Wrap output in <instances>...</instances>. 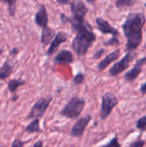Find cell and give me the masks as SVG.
Segmentation results:
<instances>
[{"label":"cell","instance_id":"6da1fadb","mask_svg":"<svg viewBox=\"0 0 146 147\" xmlns=\"http://www.w3.org/2000/svg\"><path fill=\"white\" fill-rule=\"evenodd\" d=\"M72 30L76 32L71 47L78 57L84 56L89 48L95 42L96 36L92 29V27L85 19L70 18Z\"/></svg>","mask_w":146,"mask_h":147},{"label":"cell","instance_id":"7a4b0ae2","mask_svg":"<svg viewBox=\"0 0 146 147\" xmlns=\"http://www.w3.org/2000/svg\"><path fill=\"white\" fill-rule=\"evenodd\" d=\"M145 23V17L143 13H131L124 22L122 28L126 37V50L135 51L142 42V28Z\"/></svg>","mask_w":146,"mask_h":147},{"label":"cell","instance_id":"3957f363","mask_svg":"<svg viewBox=\"0 0 146 147\" xmlns=\"http://www.w3.org/2000/svg\"><path fill=\"white\" fill-rule=\"evenodd\" d=\"M85 104L86 101L84 98L80 96H73L60 110L59 115L70 120H77L84 109Z\"/></svg>","mask_w":146,"mask_h":147},{"label":"cell","instance_id":"277c9868","mask_svg":"<svg viewBox=\"0 0 146 147\" xmlns=\"http://www.w3.org/2000/svg\"><path fill=\"white\" fill-rule=\"evenodd\" d=\"M119 104L118 97L112 92H106L102 96V103L100 108V119L104 121L109 117L114 108Z\"/></svg>","mask_w":146,"mask_h":147},{"label":"cell","instance_id":"5b68a950","mask_svg":"<svg viewBox=\"0 0 146 147\" xmlns=\"http://www.w3.org/2000/svg\"><path fill=\"white\" fill-rule=\"evenodd\" d=\"M52 101V96L39 98L30 109L28 115L26 116V120H34V119L42 118L46 111L47 110L49 105L51 104Z\"/></svg>","mask_w":146,"mask_h":147},{"label":"cell","instance_id":"8992f818","mask_svg":"<svg viewBox=\"0 0 146 147\" xmlns=\"http://www.w3.org/2000/svg\"><path fill=\"white\" fill-rule=\"evenodd\" d=\"M137 57V53L128 52L119 62L115 63L110 69H109V75L112 77H116L125 71L129 66L131 62Z\"/></svg>","mask_w":146,"mask_h":147},{"label":"cell","instance_id":"52a82bcc","mask_svg":"<svg viewBox=\"0 0 146 147\" xmlns=\"http://www.w3.org/2000/svg\"><path fill=\"white\" fill-rule=\"evenodd\" d=\"M92 116L90 115H84L83 117H80L77 120V121L73 124L70 134L73 138H81L84 134L86 128L89 125V123L91 121Z\"/></svg>","mask_w":146,"mask_h":147},{"label":"cell","instance_id":"ba28073f","mask_svg":"<svg viewBox=\"0 0 146 147\" xmlns=\"http://www.w3.org/2000/svg\"><path fill=\"white\" fill-rule=\"evenodd\" d=\"M146 64V57H144L140 59H139L134 66L128 71H126L124 75V79L128 82L132 83L137 79V78L140 75L142 72V67Z\"/></svg>","mask_w":146,"mask_h":147},{"label":"cell","instance_id":"9c48e42d","mask_svg":"<svg viewBox=\"0 0 146 147\" xmlns=\"http://www.w3.org/2000/svg\"><path fill=\"white\" fill-rule=\"evenodd\" d=\"M70 4L72 12V18L84 19V16L88 12V8L85 3L82 0H73Z\"/></svg>","mask_w":146,"mask_h":147},{"label":"cell","instance_id":"30bf717a","mask_svg":"<svg viewBox=\"0 0 146 147\" xmlns=\"http://www.w3.org/2000/svg\"><path fill=\"white\" fill-rule=\"evenodd\" d=\"M67 40H68V35L65 33L59 32L56 34V36L54 37L53 40L51 42V44L49 46V48H48V50L46 52V55H48V56L52 55L54 53H56V51L58 50L59 46L62 43H65Z\"/></svg>","mask_w":146,"mask_h":147},{"label":"cell","instance_id":"8fae6325","mask_svg":"<svg viewBox=\"0 0 146 147\" xmlns=\"http://www.w3.org/2000/svg\"><path fill=\"white\" fill-rule=\"evenodd\" d=\"M96 24H97V28L98 29L105 34H111L112 37H117V35L119 34V32L117 29H115L114 28H113L106 20L101 18V17H97L96 20Z\"/></svg>","mask_w":146,"mask_h":147},{"label":"cell","instance_id":"7c38bea8","mask_svg":"<svg viewBox=\"0 0 146 147\" xmlns=\"http://www.w3.org/2000/svg\"><path fill=\"white\" fill-rule=\"evenodd\" d=\"M120 49H116L114 52L110 53L108 55H107L102 60H101L98 63V65H97L98 71H104L111 63L116 61L120 58Z\"/></svg>","mask_w":146,"mask_h":147},{"label":"cell","instance_id":"4fadbf2b","mask_svg":"<svg viewBox=\"0 0 146 147\" xmlns=\"http://www.w3.org/2000/svg\"><path fill=\"white\" fill-rule=\"evenodd\" d=\"M34 22L37 26L40 27L41 28H46L48 23V15H47V11L45 7V5H40V9H38L37 13L35 14L34 16Z\"/></svg>","mask_w":146,"mask_h":147},{"label":"cell","instance_id":"5bb4252c","mask_svg":"<svg viewBox=\"0 0 146 147\" xmlns=\"http://www.w3.org/2000/svg\"><path fill=\"white\" fill-rule=\"evenodd\" d=\"M73 55L68 50L60 51L54 58L53 62L58 65H70L73 62Z\"/></svg>","mask_w":146,"mask_h":147},{"label":"cell","instance_id":"9a60e30c","mask_svg":"<svg viewBox=\"0 0 146 147\" xmlns=\"http://www.w3.org/2000/svg\"><path fill=\"white\" fill-rule=\"evenodd\" d=\"M13 64L9 59H7L0 67V80H6L9 78L13 72Z\"/></svg>","mask_w":146,"mask_h":147},{"label":"cell","instance_id":"2e32d148","mask_svg":"<svg viewBox=\"0 0 146 147\" xmlns=\"http://www.w3.org/2000/svg\"><path fill=\"white\" fill-rule=\"evenodd\" d=\"M55 35V31L51 28L50 27L46 26V28H42V31H41V36H40V41H41V44L46 47L47 46L50 41L52 40V38L54 37Z\"/></svg>","mask_w":146,"mask_h":147},{"label":"cell","instance_id":"e0dca14e","mask_svg":"<svg viewBox=\"0 0 146 147\" xmlns=\"http://www.w3.org/2000/svg\"><path fill=\"white\" fill-rule=\"evenodd\" d=\"M25 84H26L25 80H22L20 78H14V79H10L8 82L7 88H8L9 91L12 95H14V94H15V91L17 90V89L20 88L21 86L24 85Z\"/></svg>","mask_w":146,"mask_h":147},{"label":"cell","instance_id":"ac0fdd59","mask_svg":"<svg viewBox=\"0 0 146 147\" xmlns=\"http://www.w3.org/2000/svg\"><path fill=\"white\" fill-rule=\"evenodd\" d=\"M24 131L27 134H39L41 132L40 126V119H34L24 129Z\"/></svg>","mask_w":146,"mask_h":147},{"label":"cell","instance_id":"d6986e66","mask_svg":"<svg viewBox=\"0 0 146 147\" xmlns=\"http://www.w3.org/2000/svg\"><path fill=\"white\" fill-rule=\"evenodd\" d=\"M2 3H5L8 5V12L9 16H15L16 12V3L17 0H0Z\"/></svg>","mask_w":146,"mask_h":147},{"label":"cell","instance_id":"ffe728a7","mask_svg":"<svg viewBox=\"0 0 146 147\" xmlns=\"http://www.w3.org/2000/svg\"><path fill=\"white\" fill-rule=\"evenodd\" d=\"M136 128L140 132L144 133L146 131V115L140 117L137 121H136Z\"/></svg>","mask_w":146,"mask_h":147},{"label":"cell","instance_id":"44dd1931","mask_svg":"<svg viewBox=\"0 0 146 147\" xmlns=\"http://www.w3.org/2000/svg\"><path fill=\"white\" fill-rule=\"evenodd\" d=\"M138 0H116L115 5L117 8H124V7H130L134 5Z\"/></svg>","mask_w":146,"mask_h":147},{"label":"cell","instance_id":"7402d4cb","mask_svg":"<svg viewBox=\"0 0 146 147\" xmlns=\"http://www.w3.org/2000/svg\"><path fill=\"white\" fill-rule=\"evenodd\" d=\"M99 147H121V144L119 141L118 136L115 135V136H114L110 140V141L108 143H107V144H105L103 146H101Z\"/></svg>","mask_w":146,"mask_h":147},{"label":"cell","instance_id":"603a6c76","mask_svg":"<svg viewBox=\"0 0 146 147\" xmlns=\"http://www.w3.org/2000/svg\"><path fill=\"white\" fill-rule=\"evenodd\" d=\"M145 140H143V139L141 138V136H139V137L137 138L134 141H133L132 143H130L129 146L127 147H145Z\"/></svg>","mask_w":146,"mask_h":147},{"label":"cell","instance_id":"cb8c5ba5","mask_svg":"<svg viewBox=\"0 0 146 147\" xmlns=\"http://www.w3.org/2000/svg\"><path fill=\"white\" fill-rule=\"evenodd\" d=\"M84 80H85V75L83 73H82V72H79L74 77L73 84L75 85H80L84 82Z\"/></svg>","mask_w":146,"mask_h":147},{"label":"cell","instance_id":"d4e9b609","mask_svg":"<svg viewBox=\"0 0 146 147\" xmlns=\"http://www.w3.org/2000/svg\"><path fill=\"white\" fill-rule=\"evenodd\" d=\"M25 144H26V142L23 141V140H22L20 138H15L12 141L10 147H24Z\"/></svg>","mask_w":146,"mask_h":147},{"label":"cell","instance_id":"484cf974","mask_svg":"<svg viewBox=\"0 0 146 147\" xmlns=\"http://www.w3.org/2000/svg\"><path fill=\"white\" fill-rule=\"evenodd\" d=\"M105 46H118L120 45V41L117 37H112L108 41L105 42Z\"/></svg>","mask_w":146,"mask_h":147},{"label":"cell","instance_id":"4316f807","mask_svg":"<svg viewBox=\"0 0 146 147\" xmlns=\"http://www.w3.org/2000/svg\"><path fill=\"white\" fill-rule=\"evenodd\" d=\"M18 53H19V49H18L17 47H13V48L10 50L9 54H10V56L15 57V56H16V55L18 54Z\"/></svg>","mask_w":146,"mask_h":147},{"label":"cell","instance_id":"83f0119b","mask_svg":"<svg viewBox=\"0 0 146 147\" xmlns=\"http://www.w3.org/2000/svg\"><path fill=\"white\" fill-rule=\"evenodd\" d=\"M104 53V49H101L99 52H97V53H95V55H94V59H99L102 54Z\"/></svg>","mask_w":146,"mask_h":147},{"label":"cell","instance_id":"f1b7e54d","mask_svg":"<svg viewBox=\"0 0 146 147\" xmlns=\"http://www.w3.org/2000/svg\"><path fill=\"white\" fill-rule=\"evenodd\" d=\"M44 146V141L43 140H38L36 141L32 147H43Z\"/></svg>","mask_w":146,"mask_h":147},{"label":"cell","instance_id":"f546056e","mask_svg":"<svg viewBox=\"0 0 146 147\" xmlns=\"http://www.w3.org/2000/svg\"><path fill=\"white\" fill-rule=\"evenodd\" d=\"M140 92L142 93V95H145L146 94V81L145 83L142 84V85L140 86Z\"/></svg>","mask_w":146,"mask_h":147},{"label":"cell","instance_id":"4dcf8cb0","mask_svg":"<svg viewBox=\"0 0 146 147\" xmlns=\"http://www.w3.org/2000/svg\"><path fill=\"white\" fill-rule=\"evenodd\" d=\"M57 2L59 4H67V3H69L70 0H57Z\"/></svg>","mask_w":146,"mask_h":147},{"label":"cell","instance_id":"1f68e13d","mask_svg":"<svg viewBox=\"0 0 146 147\" xmlns=\"http://www.w3.org/2000/svg\"><path fill=\"white\" fill-rule=\"evenodd\" d=\"M18 98H19V96L16 95V94H14V95H12V96H11V101H12V102H15V101H17Z\"/></svg>","mask_w":146,"mask_h":147},{"label":"cell","instance_id":"d6a6232c","mask_svg":"<svg viewBox=\"0 0 146 147\" xmlns=\"http://www.w3.org/2000/svg\"><path fill=\"white\" fill-rule=\"evenodd\" d=\"M3 48H2V47H0V56L3 54Z\"/></svg>","mask_w":146,"mask_h":147},{"label":"cell","instance_id":"836d02e7","mask_svg":"<svg viewBox=\"0 0 146 147\" xmlns=\"http://www.w3.org/2000/svg\"><path fill=\"white\" fill-rule=\"evenodd\" d=\"M88 3H93V2H95L96 0H86Z\"/></svg>","mask_w":146,"mask_h":147},{"label":"cell","instance_id":"e575fe53","mask_svg":"<svg viewBox=\"0 0 146 147\" xmlns=\"http://www.w3.org/2000/svg\"><path fill=\"white\" fill-rule=\"evenodd\" d=\"M66 147H75V146H74L73 145H71V146H67Z\"/></svg>","mask_w":146,"mask_h":147},{"label":"cell","instance_id":"d590c367","mask_svg":"<svg viewBox=\"0 0 146 147\" xmlns=\"http://www.w3.org/2000/svg\"><path fill=\"white\" fill-rule=\"evenodd\" d=\"M0 147H2V146H1V145H0Z\"/></svg>","mask_w":146,"mask_h":147},{"label":"cell","instance_id":"8d00e7d4","mask_svg":"<svg viewBox=\"0 0 146 147\" xmlns=\"http://www.w3.org/2000/svg\"><path fill=\"white\" fill-rule=\"evenodd\" d=\"M145 6H146V3H145Z\"/></svg>","mask_w":146,"mask_h":147}]
</instances>
